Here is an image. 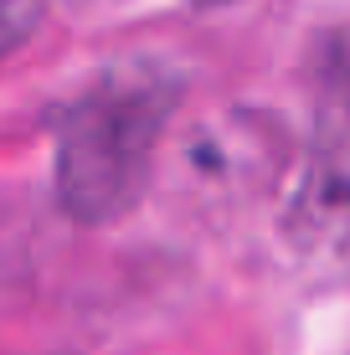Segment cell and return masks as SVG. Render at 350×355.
<instances>
[{
  "label": "cell",
  "mask_w": 350,
  "mask_h": 355,
  "mask_svg": "<svg viewBox=\"0 0 350 355\" xmlns=\"http://www.w3.org/2000/svg\"><path fill=\"white\" fill-rule=\"evenodd\" d=\"M175 88L160 72L119 67L88 83L57 124V196L82 222H108L139 201Z\"/></svg>",
  "instance_id": "6da1fadb"
},
{
  "label": "cell",
  "mask_w": 350,
  "mask_h": 355,
  "mask_svg": "<svg viewBox=\"0 0 350 355\" xmlns=\"http://www.w3.org/2000/svg\"><path fill=\"white\" fill-rule=\"evenodd\" d=\"M294 232L309 248L350 252V160H330L309 175L294 206Z\"/></svg>",
  "instance_id": "7a4b0ae2"
},
{
  "label": "cell",
  "mask_w": 350,
  "mask_h": 355,
  "mask_svg": "<svg viewBox=\"0 0 350 355\" xmlns=\"http://www.w3.org/2000/svg\"><path fill=\"white\" fill-rule=\"evenodd\" d=\"M36 6H42V0H6V6H0V42L6 46H21L26 26L36 21Z\"/></svg>",
  "instance_id": "3957f363"
},
{
  "label": "cell",
  "mask_w": 350,
  "mask_h": 355,
  "mask_svg": "<svg viewBox=\"0 0 350 355\" xmlns=\"http://www.w3.org/2000/svg\"><path fill=\"white\" fill-rule=\"evenodd\" d=\"M191 6H227V0H191Z\"/></svg>",
  "instance_id": "277c9868"
}]
</instances>
